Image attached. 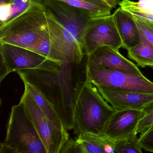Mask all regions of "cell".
<instances>
[{
  "label": "cell",
  "instance_id": "1",
  "mask_svg": "<svg viewBox=\"0 0 153 153\" xmlns=\"http://www.w3.org/2000/svg\"><path fill=\"white\" fill-rule=\"evenodd\" d=\"M41 1L46 7L49 35L53 45L69 62L79 65L85 54L84 33L95 18L87 10L60 1Z\"/></svg>",
  "mask_w": 153,
  "mask_h": 153
},
{
  "label": "cell",
  "instance_id": "2",
  "mask_svg": "<svg viewBox=\"0 0 153 153\" xmlns=\"http://www.w3.org/2000/svg\"><path fill=\"white\" fill-rule=\"evenodd\" d=\"M72 63H62L58 69L25 70L17 72L23 80L37 89L54 107L64 128H74V96L79 78Z\"/></svg>",
  "mask_w": 153,
  "mask_h": 153
},
{
  "label": "cell",
  "instance_id": "3",
  "mask_svg": "<svg viewBox=\"0 0 153 153\" xmlns=\"http://www.w3.org/2000/svg\"><path fill=\"white\" fill-rule=\"evenodd\" d=\"M116 110L86 78L79 79L74 96V134L85 132L104 134V131Z\"/></svg>",
  "mask_w": 153,
  "mask_h": 153
},
{
  "label": "cell",
  "instance_id": "4",
  "mask_svg": "<svg viewBox=\"0 0 153 153\" xmlns=\"http://www.w3.org/2000/svg\"><path fill=\"white\" fill-rule=\"evenodd\" d=\"M49 35L46 9L41 1L8 23L0 26V42L33 51L37 44Z\"/></svg>",
  "mask_w": 153,
  "mask_h": 153
},
{
  "label": "cell",
  "instance_id": "5",
  "mask_svg": "<svg viewBox=\"0 0 153 153\" xmlns=\"http://www.w3.org/2000/svg\"><path fill=\"white\" fill-rule=\"evenodd\" d=\"M0 152L47 153L21 101L11 108Z\"/></svg>",
  "mask_w": 153,
  "mask_h": 153
},
{
  "label": "cell",
  "instance_id": "6",
  "mask_svg": "<svg viewBox=\"0 0 153 153\" xmlns=\"http://www.w3.org/2000/svg\"><path fill=\"white\" fill-rule=\"evenodd\" d=\"M85 76L95 86L122 91L153 94V82L143 74H127L87 62Z\"/></svg>",
  "mask_w": 153,
  "mask_h": 153
},
{
  "label": "cell",
  "instance_id": "7",
  "mask_svg": "<svg viewBox=\"0 0 153 153\" xmlns=\"http://www.w3.org/2000/svg\"><path fill=\"white\" fill-rule=\"evenodd\" d=\"M20 101L33 124L47 153H60L69 139L68 131L52 121L42 111L33 97L25 88Z\"/></svg>",
  "mask_w": 153,
  "mask_h": 153
},
{
  "label": "cell",
  "instance_id": "8",
  "mask_svg": "<svg viewBox=\"0 0 153 153\" xmlns=\"http://www.w3.org/2000/svg\"><path fill=\"white\" fill-rule=\"evenodd\" d=\"M0 54L1 82L14 71L33 69L56 70L62 64L31 50L5 43L0 42Z\"/></svg>",
  "mask_w": 153,
  "mask_h": 153
},
{
  "label": "cell",
  "instance_id": "9",
  "mask_svg": "<svg viewBox=\"0 0 153 153\" xmlns=\"http://www.w3.org/2000/svg\"><path fill=\"white\" fill-rule=\"evenodd\" d=\"M83 44L86 55L103 46H110L117 51L122 48V42L113 15L93 19L86 28Z\"/></svg>",
  "mask_w": 153,
  "mask_h": 153
},
{
  "label": "cell",
  "instance_id": "10",
  "mask_svg": "<svg viewBox=\"0 0 153 153\" xmlns=\"http://www.w3.org/2000/svg\"><path fill=\"white\" fill-rule=\"evenodd\" d=\"M144 114V110L116 111L106 124L104 135L115 140L137 134L138 125Z\"/></svg>",
  "mask_w": 153,
  "mask_h": 153
},
{
  "label": "cell",
  "instance_id": "11",
  "mask_svg": "<svg viewBox=\"0 0 153 153\" xmlns=\"http://www.w3.org/2000/svg\"><path fill=\"white\" fill-rule=\"evenodd\" d=\"M96 87L103 97L116 111L126 109L144 110L153 103V94Z\"/></svg>",
  "mask_w": 153,
  "mask_h": 153
},
{
  "label": "cell",
  "instance_id": "12",
  "mask_svg": "<svg viewBox=\"0 0 153 153\" xmlns=\"http://www.w3.org/2000/svg\"><path fill=\"white\" fill-rule=\"evenodd\" d=\"M87 57V62L108 69L127 74H142L137 65L123 56L119 51L110 46L99 47Z\"/></svg>",
  "mask_w": 153,
  "mask_h": 153
},
{
  "label": "cell",
  "instance_id": "13",
  "mask_svg": "<svg viewBox=\"0 0 153 153\" xmlns=\"http://www.w3.org/2000/svg\"><path fill=\"white\" fill-rule=\"evenodd\" d=\"M113 16L122 42V48L128 50L142 42V35L131 15L120 7Z\"/></svg>",
  "mask_w": 153,
  "mask_h": 153
},
{
  "label": "cell",
  "instance_id": "14",
  "mask_svg": "<svg viewBox=\"0 0 153 153\" xmlns=\"http://www.w3.org/2000/svg\"><path fill=\"white\" fill-rule=\"evenodd\" d=\"M76 140L82 153H114V141L104 134L85 132Z\"/></svg>",
  "mask_w": 153,
  "mask_h": 153
},
{
  "label": "cell",
  "instance_id": "15",
  "mask_svg": "<svg viewBox=\"0 0 153 153\" xmlns=\"http://www.w3.org/2000/svg\"><path fill=\"white\" fill-rule=\"evenodd\" d=\"M119 6L134 18L153 22V0H122Z\"/></svg>",
  "mask_w": 153,
  "mask_h": 153
},
{
  "label": "cell",
  "instance_id": "16",
  "mask_svg": "<svg viewBox=\"0 0 153 153\" xmlns=\"http://www.w3.org/2000/svg\"><path fill=\"white\" fill-rule=\"evenodd\" d=\"M42 1L44 0H38ZM90 12L95 18L111 16L112 9L102 0H52Z\"/></svg>",
  "mask_w": 153,
  "mask_h": 153
},
{
  "label": "cell",
  "instance_id": "17",
  "mask_svg": "<svg viewBox=\"0 0 153 153\" xmlns=\"http://www.w3.org/2000/svg\"><path fill=\"white\" fill-rule=\"evenodd\" d=\"M38 0H13L6 5L0 6V26L8 23L26 11Z\"/></svg>",
  "mask_w": 153,
  "mask_h": 153
},
{
  "label": "cell",
  "instance_id": "18",
  "mask_svg": "<svg viewBox=\"0 0 153 153\" xmlns=\"http://www.w3.org/2000/svg\"><path fill=\"white\" fill-rule=\"evenodd\" d=\"M142 37L140 43L127 50L128 57L141 68L153 67V47L142 35Z\"/></svg>",
  "mask_w": 153,
  "mask_h": 153
},
{
  "label": "cell",
  "instance_id": "19",
  "mask_svg": "<svg viewBox=\"0 0 153 153\" xmlns=\"http://www.w3.org/2000/svg\"><path fill=\"white\" fill-rule=\"evenodd\" d=\"M24 83L25 88L27 89L45 115L57 125L64 127L61 120L51 103L33 86L26 82Z\"/></svg>",
  "mask_w": 153,
  "mask_h": 153
},
{
  "label": "cell",
  "instance_id": "20",
  "mask_svg": "<svg viewBox=\"0 0 153 153\" xmlns=\"http://www.w3.org/2000/svg\"><path fill=\"white\" fill-rule=\"evenodd\" d=\"M34 52L58 63H70L53 45L50 35L42 39L35 48Z\"/></svg>",
  "mask_w": 153,
  "mask_h": 153
},
{
  "label": "cell",
  "instance_id": "21",
  "mask_svg": "<svg viewBox=\"0 0 153 153\" xmlns=\"http://www.w3.org/2000/svg\"><path fill=\"white\" fill-rule=\"evenodd\" d=\"M137 135L135 133L125 138L114 140V153H142L143 149Z\"/></svg>",
  "mask_w": 153,
  "mask_h": 153
},
{
  "label": "cell",
  "instance_id": "22",
  "mask_svg": "<svg viewBox=\"0 0 153 153\" xmlns=\"http://www.w3.org/2000/svg\"><path fill=\"white\" fill-rule=\"evenodd\" d=\"M153 125V103L144 110V114L140 121L137 130V134H141Z\"/></svg>",
  "mask_w": 153,
  "mask_h": 153
},
{
  "label": "cell",
  "instance_id": "23",
  "mask_svg": "<svg viewBox=\"0 0 153 153\" xmlns=\"http://www.w3.org/2000/svg\"><path fill=\"white\" fill-rule=\"evenodd\" d=\"M133 18L140 34L153 47V22Z\"/></svg>",
  "mask_w": 153,
  "mask_h": 153
},
{
  "label": "cell",
  "instance_id": "24",
  "mask_svg": "<svg viewBox=\"0 0 153 153\" xmlns=\"http://www.w3.org/2000/svg\"><path fill=\"white\" fill-rule=\"evenodd\" d=\"M140 143L142 149L153 152V125L139 137Z\"/></svg>",
  "mask_w": 153,
  "mask_h": 153
},
{
  "label": "cell",
  "instance_id": "25",
  "mask_svg": "<svg viewBox=\"0 0 153 153\" xmlns=\"http://www.w3.org/2000/svg\"><path fill=\"white\" fill-rule=\"evenodd\" d=\"M82 153L81 148L76 140L69 138L61 151L60 153Z\"/></svg>",
  "mask_w": 153,
  "mask_h": 153
},
{
  "label": "cell",
  "instance_id": "26",
  "mask_svg": "<svg viewBox=\"0 0 153 153\" xmlns=\"http://www.w3.org/2000/svg\"><path fill=\"white\" fill-rule=\"evenodd\" d=\"M102 1L107 3L112 9L116 8L120 2V0H102Z\"/></svg>",
  "mask_w": 153,
  "mask_h": 153
},
{
  "label": "cell",
  "instance_id": "27",
  "mask_svg": "<svg viewBox=\"0 0 153 153\" xmlns=\"http://www.w3.org/2000/svg\"><path fill=\"white\" fill-rule=\"evenodd\" d=\"M13 0H0V6L8 5L11 3Z\"/></svg>",
  "mask_w": 153,
  "mask_h": 153
}]
</instances>
